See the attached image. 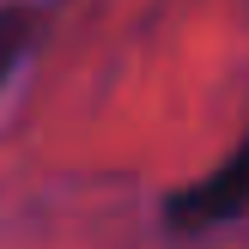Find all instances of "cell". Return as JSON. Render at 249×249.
I'll return each instance as SVG.
<instances>
[{
  "instance_id": "6da1fadb",
  "label": "cell",
  "mask_w": 249,
  "mask_h": 249,
  "mask_svg": "<svg viewBox=\"0 0 249 249\" xmlns=\"http://www.w3.org/2000/svg\"><path fill=\"white\" fill-rule=\"evenodd\" d=\"M243 213H249V140L219 170H207L201 182H189V189L164 207V225L170 231H213V225H231V219H243Z\"/></svg>"
},
{
  "instance_id": "7a4b0ae2",
  "label": "cell",
  "mask_w": 249,
  "mask_h": 249,
  "mask_svg": "<svg viewBox=\"0 0 249 249\" xmlns=\"http://www.w3.org/2000/svg\"><path fill=\"white\" fill-rule=\"evenodd\" d=\"M31 36H36V6H0V85L12 79V67H18L24 55H31Z\"/></svg>"
}]
</instances>
